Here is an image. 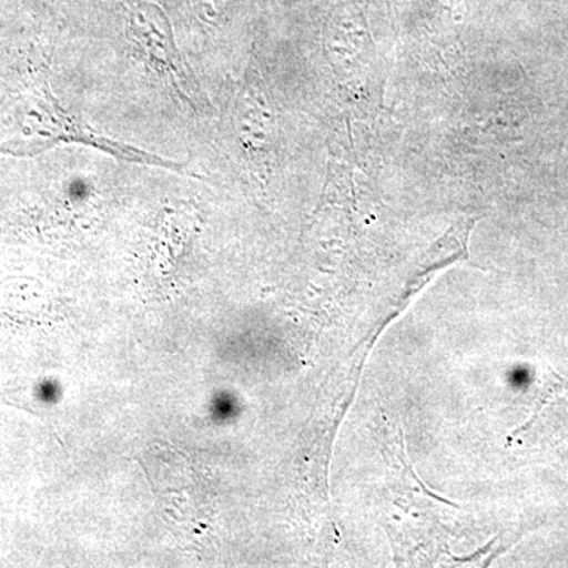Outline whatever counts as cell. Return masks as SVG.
<instances>
[{
    "instance_id": "obj_1",
    "label": "cell",
    "mask_w": 568,
    "mask_h": 568,
    "mask_svg": "<svg viewBox=\"0 0 568 568\" xmlns=\"http://www.w3.org/2000/svg\"><path fill=\"white\" fill-rule=\"evenodd\" d=\"M123 3L130 39L140 48L149 65L162 74L179 97L196 110L203 104V93L175 44L173 26L168 14L152 0H123Z\"/></svg>"
},
{
    "instance_id": "obj_2",
    "label": "cell",
    "mask_w": 568,
    "mask_h": 568,
    "mask_svg": "<svg viewBox=\"0 0 568 568\" xmlns=\"http://www.w3.org/2000/svg\"><path fill=\"white\" fill-rule=\"evenodd\" d=\"M510 446L551 452L568 459V381L547 368L541 375L537 406L525 425L508 437Z\"/></svg>"
},
{
    "instance_id": "obj_3",
    "label": "cell",
    "mask_w": 568,
    "mask_h": 568,
    "mask_svg": "<svg viewBox=\"0 0 568 568\" xmlns=\"http://www.w3.org/2000/svg\"><path fill=\"white\" fill-rule=\"evenodd\" d=\"M230 0H201V10H203L204 20L209 22L219 21L224 14Z\"/></svg>"
},
{
    "instance_id": "obj_4",
    "label": "cell",
    "mask_w": 568,
    "mask_h": 568,
    "mask_svg": "<svg viewBox=\"0 0 568 568\" xmlns=\"http://www.w3.org/2000/svg\"><path fill=\"white\" fill-rule=\"evenodd\" d=\"M213 416L219 418H227L230 417L231 410H233V407H231L230 398H219L213 399Z\"/></svg>"
}]
</instances>
